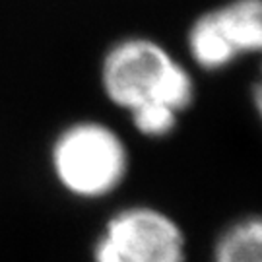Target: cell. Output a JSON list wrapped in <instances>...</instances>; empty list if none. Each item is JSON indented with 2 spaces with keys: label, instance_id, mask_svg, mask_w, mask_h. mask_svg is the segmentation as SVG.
I'll return each mask as SVG.
<instances>
[{
  "label": "cell",
  "instance_id": "6da1fadb",
  "mask_svg": "<svg viewBox=\"0 0 262 262\" xmlns=\"http://www.w3.org/2000/svg\"><path fill=\"white\" fill-rule=\"evenodd\" d=\"M101 85L109 101L126 113L158 103L181 115L194 103L196 95L187 66L148 37L122 39L105 53Z\"/></svg>",
  "mask_w": 262,
  "mask_h": 262
},
{
  "label": "cell",
  "instance_id": "7a4b0ae2",
  "mask_svg": "<svg viewBox=\"0 0 262 262\" xmlns=\"http://www.w3.org/2000/svg\"><path fill=\"white\" fill-rule=\"evenodd\" d=\"M53 171L78 198H103L121 187L128 173V148L111 126L80 121L58 134L51 151Z\"/></svg>",
  "mask_w": 262,
  "mask_h": 262
},
{
  "label": "cell",
  "instance_id": "3957f363",
  "mask_svg": "<svg viewBox=\"0 0 262 262\" xmlns=\"http://www.w3.org/2000/svg\"><path fill=\"white\" fill-rule=\"evenodd\" d=\"M94 262H187V237L167 212L126 206L107 220Z\"/></svg>",
  "mask_w": 262,
  "mask_h": 262
},
{
  "label": "cell",
  "instance_id": "277c9868",
  "mask_svg": "<svg viewBox=\"0 0 262 262\" xmlns=\"http://www.w3.org/2000/svg\"><path fill=\"white\" fill-rule=\"evenodd\" d=\"M192 62L217 72L247 55L262 56V0H227L200 14L187 33Z\"/></svg>",
  "mask_w": 262,
  "mask_h": 262
},
{
  "label": "cell",
  "instance_id": "5b68a950",
  "mask_svg": "<svg viewBox=\"0 0 262 262\" xmlns=\"http://www.w3.org/2000/svg\"><path fill=\"white\" fill-rule=\"evenodd\" d=\"M212 262H262V214L237 217L217 235Z\"/></svg>",
  "mask_w": 262,
  "mask_h": 262
},
{
  "label": "cell",
  "instance_id": "8992f818",
  "mask_svg": "<svg viewBox=\"0 0 262 262\" xmlns=\"http://www.w3.org/2000/svg\"><path fill=\"white\" fill-rule=\"evenodd\" d=\"M130 115L132 126L146 138H165L177 128L179 113L169 109L165 105H144L134 109Z\"/></svg>",
  "mask_w": 262,
  "mask_h": 262
},
{
  "label": "cell",
  "instance_id": "52a82bcc",
  "mask_svg": "<svg viewBox=\"0 0 262 262\" xmlns=\"http://www.w3.org/2000/svg\"><path fill=\"white\" fill-rule=\"evenodd\" d=\"M251 101H253V107L254 111H256V117L262 122V62L260 70H258V78L254 80L253 88H251Z\"/></svg>",
  "mask_w": 262,
  "mask_h": 262
}]
</instances>
